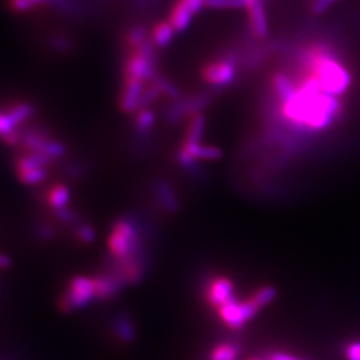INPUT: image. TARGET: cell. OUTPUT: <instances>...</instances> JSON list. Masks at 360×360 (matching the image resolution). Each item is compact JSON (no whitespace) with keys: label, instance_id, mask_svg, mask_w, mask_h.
I'll return each instance as SVG.
<instances>
[{"label":"cell","instance_id":"obj_1","mask_svg":"<svg viewBox=\"0 0 360 360\" xmlns=\"http://www.w3.org/2000/svg\"><path fill=\"white\" fill-rule=\"evenodd\" d=\"M242 59L243 49H229L224 53H221L218 59H214L203 65L200 77L212 90L226 89L236 82L239 68H242Z\"/></svg>","mask_w":360,"mask_h":360},{"label":"cell","instance_id":"obj_2","mask_svg":"<svg viewBox=\"0 0 360 360\" xmlns=\"http://www.w3.org/2000/svg\"><path fill=\"white\" fill-rule=\"evenodd\" d=\"M138 232L135 226L127 219H120L108 238L110 254L116 259L126 260L134 257V252L138 248Z\"/></svg>","mask_w":360,"mask_h":360},{"label":"cell","instance_id":"obj_3","mask_svg":"<svg viewBox=\"0 0 360 360\" xmlns=\"http://www.w3.org/2000/svg\"><path fill=\"white\" fill-rule=\"evenodd\" d=\"M260 309L254 303L251 297L245 300H238L236 297L218 309V316L229 330L238 331L251 322Z\"/></svg>","mask_w":360,"mask_h":360},{"label":"cell","instance_id":"obj_4","mask_svg":"<svg viewBox=\"0 0 360 360\" xmlns=\"http://www.w3.org/2000/svg\"><path fill=\"white\" fill-rule=\"evenodd\" d=\"M95 282L86 276L74 278L67 288L65 295L62 297V307L65 311L80 309L95 299Z\"/></svg>","mask_w":360,"mask_h":360},{"label":"cell","instance_id":"obj_5","mask_svg":"<svg viewBox=\"0 0 360 360\" xmlns=\"http://www.w3.org/2000/svg\"><path fill=\"white\" fill-rule=\"evenodd\" d=\"M50 158L37 153L19 158L15 165L19 179L26 184H35L43 181L47 175L46 166Z\"/></svg>","mask_w":360,"mask_h":360},{"label":"cell","instance_id":"obj_6","mask_svg":"<svg viewBox=\"0 0 360 360\" xmlns=\"http://www.w3.org/2000/svg\"><path fill=\"white\" fill-rule=\"evenodd\" d=\"M263 1L264 0H250L245 8L251 38L257 41H267L270 38V25Z\"/></svg>","mask_w":360,"mask_h":360},{"label":"cell","instance_id":"obj_7","mask_svg":"<svg viewBox=\"0 0 360 360\" xmlns=\"http://www.w3.org/2000/svg\"><path fill=\"white\" fill-rule=\"evenodd\" d=\"M235 297V284L227 276H217L207 285V303L214 309L223 307Z\"/></svg>","mask_w":360,"mask_h":360},{"label":"cell","instance_id":"obj_8","mask_svg":"<svg viewBox=\"0 0 360 360\" xmlns=\"http://www.w3.org/2000/svg\"><path fill=\"white\" fill-rule=\"evenodd\" d=\"M146 83L134 79V77H124V86L120 94V110L126 114H131L139 111L142 107L143 95L146 90Z\"/></svg>","mask_w":360,"mask_h":360},{"label":"cell","instance_id":"obj_9","mask_svg":"<svg viewBox=\"0 0 360 360\" xmlns=\"http://www.w3.org/2000/svg\"><path fill=\"white\" fill-rule=\"evenodd\" d=\"M158 72V65L138 52L132 51L124 63V77L139 79L144 83L151 82Z\"/></svg>","mask_w":360,"mask_h":360},{"label":"cell","instance_id":"obj_10","mask_svg":"<svg viewBox=\"0 0 360 360\" xmlns=\"http://www.w3.org/2000/svg\"><path fill=\"white\" fill-rule=\"evenodd\" d=\"M270 86L274 98L279 103H284L288 99H291L297 90L295 79L285 71L274 72L270 77Z\"/></svg>","mask_w":360,"mask_h":360},{"label":"cell","instance_id":"obj_11","mask_svg":"<svg viewBox=\"0 0 360 360\" xmlns=\"http://www.w3.org/2000/svg\"><path fill=\"white\" fill-rule=\"evenodd\" d=\"M180 150L184 151L186 154L190 155L196 162H199V160L214 162V160H219L223 156V151L219 147L211 146V144H202V142H183Z\"/></svg>","mask_w":360,"mask_h":360},{"label":"cell","instance_id":"obj_12","mask_svg":"<svg viewBox=\"0 0 360 360\" xmlns=\"http://www.w3.org/2000/svg\"><path fill=\"white\" fill-rule=\"evenodd\" d=\"M193 16L195 15L188 8V6L183 0H178L172 6L167 20L171 23V26L174 27L176 34H180V32H184L186 30H188V27L191 26Z\"/></svg>","mask_w":360,"mask_h":360},{"label":"cell","instance_id":"obj_13","mask_svg":"<svg viewBox=\"0 0 360 360\" xmlns=\"http://www.w3.org/2000/svg\"><path fill=\"white\" fill-rule=\"evenodd\" d=\"M96 299H111L119 292L123 281L117 275H102L94 279Z\"/></svg>","mask_w":360,"mask_h":360},{"label":"cell","instance_id":"obj_14","mask_svg":"<svg viewBox=\"0 0 360 360\" xmlns=\"http://www.w3.org/2000/svg\"><path fill=\"white\" fill-rule=\"evenodd\" d=\"M18 124L7 111L0 108V138L10 146L22 142V134L18 131Z\"/></svg>","mask_w":360,"mask_h":360},{"label":"cell","instance_id":"obj_15","mask_svg":"<svg viewBox=\"0 0 360 360\" xmlns=\"http://www.w3.org/2000/svg\"><path fill=\"white\" fill-rule=\"evenodd\" d=\"M175 34L176 31L174 30V27L171 26L168 20H166L155 25L151 31V39L158 49H166L174 41Z\"/></svg>","mask_w":360,"mask_h":360},{"label":"cell","instance_id":"obj_16","mask_svg":"<svg viewBox=\"0 0 360 360\" xmlns=\"http://www.w3.org/2000/svg\"><path fill=\"white\" fill-rule=\"evenodd\" d=\"M206 117L203 112H198L190 116L188 127L186 132L184 142L187 143H200L203 139L205 131H206Z\"/></svg>","mask_w":360,"mask_h":360},{"label":"cell","instance_id":"obj_17","mask_svg":"<svg viewBox=\"0 0 360 360\" xmlns=\"http://www.w3.org/2000/svg\"><path fill=\"white\" fill-rule=\"evenodd\" d=\"M240 355V347L233 342L219 343L211 349L208 360H238Z\"/></svg>","mask_w":360,"mask_h":360},{"label":"cell","instance_id":"obj_18","mask_svg":"<svg viewBox=\"0 0 360 360\" xmlns=\"http://www.w3.org/2000/svg\"><path fill=\"white\" fill-rule=\"evenodd\" d=\"M150 38H151V32H148V30L146 27L142 25H134L126 32L124 40H126V44L132 51H136Z\"/></svg>","mask_w":360,"mask_h":360},{"label":"cell","instance_id":"obj_19","mask_svg":"<svg viewBox=\"0 0 360 360\" xmlns=\"http://www.w3.org/2000/svg\"><path fill=\"white\" fill-rule=\"evenodd\" d=\"M276 296H278V290L274 285L267 284V285L259 287L257 291H254L252 295L250 297L254 300V303L257 304L259 309H263L269 307L271 303L276 299Z\"/></svg>","mask_w":360,"mask_h":360},{"label":"cell","instance_id":"obj_20","mask_svg":"<svg viewBox=\"0 0 360 360\" xmlns=\"http://www.w3.org/2000/svg\"><path fill=\"white\" fill-rule=\"evenodd\" d=\"M70 200V191L63 184L53 186L47 193V202L55 210H63Z\"/></svg>","mask_w":360,"mask_h":360},{"label":"cell","instance_id":"obj_21","mask_svg":"<svg viewBox=\"0 0 360 360\" xmlns=\"http://www.w3.org/2000/svg\"><path fill=\"white\" fill-rule=\"evenodd\" d=\"M8 115L11 116L13 122L19 126L22 123L27 122L28 119H31L32 116L35 115V107L32 104L27 103V102H19L11 105L7 110Z\"/></svg>","mask_w":360,"mask_h":360},{"label":"cell","instance_id":"obj_22","mask_svg":"<svg viewBox=\"0 0 360 360\" xmlns=\"http://www.w3.org/2000/svg\"><path fill=\"white\" fill-rule=\"evenodd\" d=\"M158 196H159V200L160 203L163 205V207L169 211V212H174L178 210V199L175 196V193L172 191V187L167 184V183H163L159 186L158 188Z\"/></svg>","mask_w":360,"mask_h":360},{"label":"cell","instance_id":"obj_23","mask_svg":"<svg viewBox=\"0 0 360 360\" xmlns=\"http://www.w3.org/2000/svg\"><path fill=\"white\" fill-rule=\"evenodd\" d=\"M155 120V114L150 108H141L135 117V129L141 134H147L154 127Z\"/></svg>","mask_w":360,"mask_h":360},{"label":"cell","instance_id":"obj_24","mask_svg":"<svg viewBox=\"0 0 360 360\" xmlns=\"http://www.w3.org/2000/svg\"><path fill=\"white\" fill-rule=\"evenodd\" d=\"M250 0H206V8L210 10H242L247 8Z\"/></svg>","mask_w":360,"mask_h":360},{"label":"cell","instance_id":"obj_25","mask_svg":"<svg viewBox=\"0 0 360 360\" xmlns=\"http://www.w3.org/2000/svg\"><path fill=\"white\" fill-rule=\"evenodd\" d=\"M49 44L53 51L62 52V53L72 50V40H70L67 37L60 35V34L52 35L51 38L49 39Z\"/></svg>","mask_w":360,"mask_h":360},{"label":"cell","instance_id":"obj_26","mask_svg":"<svg viewBox=\"0 0 360 360\" xmlns=\"http://www.w3.org/2000/svg\"><path fill=\"white\" fill-rule=\"evenodd\" d=\"M8 4L13 13H27L37 8L32 0H8Z\"/></svg>","mask_w":360,"mask_h":360},{"label":"cell","instance_id":"obj_27","mask_svg":"<svg viewBox=\"0 0 360 360\" xmlns=\"http://www.w3.org/2000/svg\"><path fill=\"white\" fill-rule=\"evenodd\" d=\"M115 331L120 336L122 340H127V342L132 339V335H134V330L131 327V322L127 321V319H120L117 322Z\"/></svg>","mask_w":360,"mask_h":360},{"label":"cell","instance_id":"obj_28","mask_svg":"<svg viewBox=\"0 0 360 360\" xmlns=\"http://www.w3.org/2000/svg\"><path fill=\"white\" fill-rule=\"evenodd\" d=\"M336 0H312L311 11L314 15H323Z\"/></svg>","mask_w":360,"mask_h":360},{"label":"cell","instance_id":"obj_29","mask_svg":"<svg viewBox=\"0 0 360 360\" xmlns=\"http://www.w3.org/2000/svg\"><path fill=\"white\" fill-rule=\"evenodd\" d=\"M345 355L347 360H360V340L349 342L345 348Z\"/></svg>","mask_w":360,"mask_h":360},{"label":"cell","instance_id":"obj_30","mask_svg":"<svg viewBox=\"0 0 360 360\" xmlns=\"http://www.w3.org/2000/svg\"><path fill=\"white\" fill-rule=\"evenodd\" d=\"M188 8L193 11V15L202 13L206 8V0H183Z\"/></svg>","mask_w":360,"mask_h":360},{"label":"cell","instance_id":"obj_31","mask_svg":"<svg viewBox=\"0 0 360 360\" xmlns=\"http://www.w3.org/2000/svg\"><path fill=\"white\" fill-rule=\"evenodd\" d=\"M77 236H79V239H80L82 242L89 243V242H91V240L94 239L95 233H94V231L91 230L89 226H80L79 230H77Z\"/></svg>","mask_w":360,"mask_h":360},{"label":"cell","instance_id":"obj_32","mask_svg":"<svg viewBox=\"0 0 360 360\" xmlns=\"http://www.w3.org/2000/svg\"><path fill=\"white\" fill-rule=\"evenodd\" d=\"M270 360H302L292 355H288L285 352L282 351H276V352H272L270 355Z\"/></svg>","mask_w":360,"mask_h":360},{"label":"cell","instance_id":"obj_33","mask_svg":"<svg viewBox=\"0 0 360 360\" xmlns=\"http://www.w3.org/2000/svg\"><path fill=\"white\" fill-rule=\"evenodd\" d=\"M8 264H10L8 257H4V255H0V267H7Z\"/></svg>","mask_w":360,"mask_h":360},{"label":"cell","instance_id":"obj_34","mask_svg":"<svg viewBox=\"0 0 360 360\" xmlns=\"http://www.w3.org/2000/svg\"><path fill=\"white\" fill-rule=\"evenodd\" d=\"M250 360H262V359H257V358H252V359H250Z\"/></svg>","mask_w":360,"mask_h":360}]
</instances>
